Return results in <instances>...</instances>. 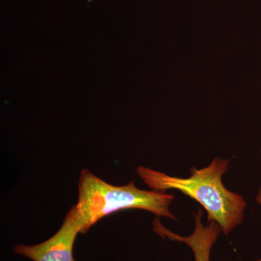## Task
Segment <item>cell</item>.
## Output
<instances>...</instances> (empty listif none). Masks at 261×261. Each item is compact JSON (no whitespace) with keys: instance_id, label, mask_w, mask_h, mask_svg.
I'll return each mask as SVG.
<instances>
[{"instance_id":"3957f363","label":"cell","mask_w":261,"mask_h":261,"mask_svg":"<svg viewBox=\"0 0 261 261\" xmlns=\"http://www.w3.org/2000/svg\"><path fill=\"white\" fill-rule=\"evenodd\" d=\"M81 229L82 226L74 205L68 211L61 228L51 238L39 245H15L14 252L34 261H75L73 246Z\"/></svg>"},{"instance_id":"6da1fadb","label":"cell","mask_w":261,"mask_h":261,"mask_svg":"<svg viewBox=\"0 0 261 261\" xmlns=\"http://www.w3.org/2000/svg\"><path fill=\"white\" fill-rule=\"evenodd\" d=\"M229 161L216 157L207 167H192L188 178L169 176L161 171L140 166L137 174L149 188L165 192L176 190L200 204L207 214V221H215L225 235L243 222L247 202L243 196L229 191L223 185Z\"/></svg>"},{"instance_id":"277c9868","label":"cell","mask_w":261,"mask_h":261,"mask_svg":"<svg viewBox=\"0 0 261 261\" xmlns=\"http://www.w3.org/2000/svg\"><path fill=\"white\" fill-rule=\"evenodd\" d=\"M202 216L203 211L202 209H199L197 214H194L195 227L190 236L183 237L172 232L165 227L159 219H155L153 221V231L161 238L187 244L192 249L195 261H210L211 249L217 242L222 231L215 221L204 225Z\"/></svg>"},{"instance_id":"8992f818","label":"cell","mask_w":261,"mask_h":261,"mask_svg":"<svg viewBox=\"0 0 261 261\" xmlns=\"http://www.w3.org/2000/svg\"><path fill=\"white\" fill-rule=\"evenodd\" d=\"M255 261H261V258L257 259V260H255Z\"/></svg>"},{"instance_id":"5b68a950","label":"cell","mask_w":261,"mask_h":261,"mask_svg":"<svg viewBox=\"0 0 261 261\" xmlns=\"http://www.w3.org/2000/svg\"><path fill=\"white\" fill-rule=\"evenodd\" d=\"M256 202L261 207V186L260 187V189H259L258 192H257V195L256 196Z\"/></svg>"},{"instance_id":"7a4b0ae2","label":"cell","mask_w":261,"mask_h":261,"mask_svg":"<svg viewBox=\"0 0 261 261\" xmlns=\"http://www.w3.org/2000/svg\"><path fill=\"white\" fill-rule=\"evenodd\" d=\"M174 195L166 192L142 190L132 181L124 186H113L87 169L81 172L79 182V199L75 207L78 212L82 233L106 216L117 211L140 209L152 213L159 217L176 221L170 211Z\"/></svg>"}]
</instances>
